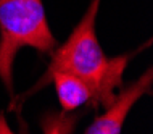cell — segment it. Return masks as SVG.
Segmentation results:
<instances>
[{"instance_id":"6da1fadb","label":"cell","mask_w":153,"mask_h":134,"mask_svg":"<svg viewBox=\"0 0 153 134\" xmlns=\"http://www.w3.org/2000/svg\"><path fill=\"white\" fill-rule=\"evenodd\" d=\"M100 0H90L87 11L82 19L74 28L68 40L56 47L50 53L52 60L47 71L37 84L29 91V94L36 92L39 87L45 86V81L55 71H63L84 79L94 89L95 103H102L108 107L114 99V91L121 89L123 73L127 63L137 52L124 53L119 57L108 58L100 47L97 32H95V19H97Z\"/></svg>"},{"instance_id":"7a4b0ae2","label":"cell","mask_w":153,"mask_h":134,"mask_svg":"<svg viewBox=\"0 0 153 134\" xmlns=\"http://www.w3.org/2000/svg\"><path fill=\"white\" fill-rule=\"evenodd\" d=\"M50 53L58 47L42 0H0V79L15 102L13 63L19 49Z\"/></svg>"},{"instance_id":"3957f363","label":"cell","mask_w":153,"mask_h":134,"mask_svg":"<svg viewBox=\"0 0 153 134\" xmlns=\"http://www.w3.org/2000/svg\"><path fill=\"white\" fill-rule=\"evenodd\" d=\"M152 68H148L135 82L127 86L118 95H114L113 102L105 107V113L97 116L90 126H87L85 134H119L123 124L129 115L131 108L140 97L152 94Z\"/></svg>"},{"instance_id":"277c9868","label":"cell","mask_w":153,"mask_h":134,"mask_svg":"<svg viewBox=\"0 0 153 134\" xmlns=\"http://www.w3.org/2000/svg\"><path fill=\"white\" fill-rule=\"evenodd\" d=\"M53 82L63 112H73L89 102H95L94 89L84 79L63 71H55L45 81V86Z\"/></svg>"}]
</instances>
